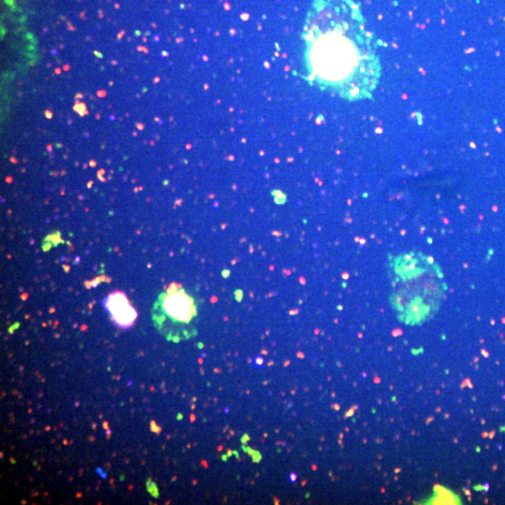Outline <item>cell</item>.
Wrapping results in <instances>:
<instances>
[{
  "instance_id": "6da1fadb",
  "label": "cell",
  "mask_w": 505,
  "mask_h": 505,
  "mask_svg": "<svg viewBox=\"0 0 505 505\" xmlns=\"http://www.w3.org/2000/svg\"><path fill=\"white\" fill-rule=\"evenodd\" d=\"M309 80L350 99L374 86L377 64L370 41L356 23L325 12L309 22L304 34Z\"/></svg>"
},
{
  "instance_id": "7a4b0ae2",
  "label": "cell",
  "mask_w": 505,
  "mask_h": 505,
  "mask_svg": "<svg viewBox=\"0 0 505 505\" xmlns=\"http://www.w3.org/2000/svg\"><path fill=\"white\" fill-rule=\"evenodd\" d=\"M388 275L392 285L391 304L401 321L419 325L435 316L448 288L435 259L417 252L393 256Z\"/></svg>"
},
{
  "instance_id": "3957f363",
  "label": "cell",
  "mask_w": 505,
  "mask_h": 505,
  "mask_svg": "<svg viewBox=\"0 0 505 505\" xmlns=\"http://www.w3.org/2000/svg\"><path fill=\"white\" fill-rule=\"evenodd\" d=\"M161 298L163 313L174 323H189L197 314L194 300L177 285H171Z\"/></svg>"
},
{
  "instance_id": "277c9868",
  "label": "cell",
  "mask_w": 505,
  "mask_h": 505,
  "mask_svg": "<svg viewBox=\"0 0 505 505\" xmlns=\"http://www.w3.org/2000/svg\"><path fill=\"white\" fill-rule=\"evenodd\" d=\"M102 303L115 326L122 330H128L134 326L139 314L125 292L116 290L110 293Z\"/></svg>"
},
{
  "instance_id": "5b68a950",
  "label": "cell",
  "mask_w": 505,
  "mask_h": 505,
  "mask_svg": "<svg viewBox=\"0 0 505 505\" xmlns=\"http://www.w3.org/2000/svg\"><path fill=\"white\" fill-rule=\"evenodd\" d=\"M74 111H75L76 113H78L79 115L84 116L87 113L86 111V106L84 104V103H80L77 102V104L74 106Z\"/></svg>"
},
{
  "instance_id": "8992f818",
  "label": "cell",
  "mask_w": 505,
  "mask_h": 505,
  "mask_svg": "<svg viewBox=\"0 0 505 505\" xmlns=\"http://www.w3.org/2000/svg\"><path fill=\"white\" fill-rule=\"evenodd\" d=\"M255 361L256 365H258V366H263L264 359L263 358H256Z\"/></svg>"
},
{
  "instance_id": "52a82bcc",
  "label": "cell",
  "mask_w": 505,
  "mask_h": 505,
  "mask_svg": "<svg viewBox=\"0 0 505 505\" xmlns=\"http://www.w3.org/2000/svg\"><path fill=\"white\" fill-rule=\"evenodd\" d=\"M290 481L294 483L296 480H297V475H295V473H290Z\"/></svg>"
},
{
  "instance_id": "ba28073f",
  "label": "cell",
  "mask_w": 505,
  "mask_h": 505,
  "mask_svg": "<svg viewBox=\"0 0 505 505\" xmlns=\"http://www.w3.org/2000/svg\"><path fill=\"white\" fill-rule=\"evenodd\" d=\"M45 115H46L47 118L53 117V113L51 112H48V111H46V112H45Z\"/></svg>"
},
{
  "instance_id": "9c48e42d",
  "label": "cell",
  "mask_w": 505,
  "mask_h": 505,
  "mask_svg": "<svg viewBox=\"0 0 505 505\" xmlns=\"http://www.w3.org/2000/svg\"><path fill=\"white\" fill-rule=\"evenodd\" d=\"M95 55H97V57H102V55L99 54L97 52H95Z\"/></svg>"
}]
</instances>
